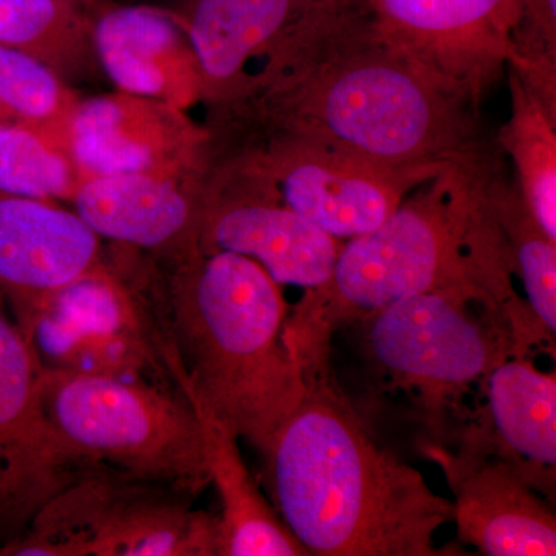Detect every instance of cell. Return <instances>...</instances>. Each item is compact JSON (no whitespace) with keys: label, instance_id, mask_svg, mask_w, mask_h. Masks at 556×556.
<instances>
[{"label":"cell","instance_id":"1","mask_svg":"<svg viewBox=\"0 0 556 556\" xmlns=\"http://www.w3.org/2000/svg\"><path fill=\"white\" fill-rule=\"evenodd\" d=\"M270 131L331 142L393 167L484 155L477 109L380 35L365 0L320 3L252 79Z\"/></svg>","mask_w":556,"mask_h":556},{"label":"cell","instance_id":"2","mask_svg":"<svg viewBox=\"0 0 556 556\" xmlns=\"http://www.w3.org/2000/svg\"><path fill=\"white\" fill-rule=\"evenodd\" d=\"M486 153L450 164L402 201L371 232L343 243L331 277L289 308L288 338L298 361L331 351L332 336L399 300L466 288L495 302L536 353L555 345L514 287L497 225Z\"/></svg>","mask_w":556,"mask_h":556},{"label":"cell","instance_id":"3","mask_svg":"<svg viewBox=\"0 0 556 556\" xmlns=\"http://www.w3.org/2000/svg\"><path fill=\"white\" fill-rule=\"evenodd\" d=\"M300 365L305 391L266 447L274 508L309 555L442 556L453 501L376 441L336 378L331 353Z\"/></svg>","mask_w":556,"mask_h":556},{"label":"cell","instance_id":"4","mask_svg":"<svg viewBox=\"0 0 556 556\" xmlns=\"http://www.w3.org/2000/svg\"><path fill=\"white\" fill-rule=\"evenodd\" d=\"M170 329L189 388L258 452L298 407L305 375L280 285L255 260L218 251L166 276Z\"/></svg>","mask_w":556,"mask_h":556},{"label":"cell","instance_id":"5","mask_svg":"<svg viewBox=\"0 0 556 556\" xmlns=\"http://www.w3.org/2000/svg\"><path fill=\"white\" fill-rule=\"evenodd\" d=\"M357 325L379 382L413 402L434 441L467 422L468 397L493 368L536 357L495 302L466 288L399 300Z\"/></svg>","mask_w":556,"mask_h":556},{"label":"cell","instance_id":"6","mask_svg":"<svg viewBox=\"0 0 556 556\" xmlns=\"http://www.w3.org/2000/svg\"><path fill=\"white\" fill-rule=\"evenodd\" d=\"M42 401L73 468L112 467L195 497L211 485L199 420L182 391L43 368Z\"/></svg>","mask_w":556,"mask_h":556},{"label":"cell","instance_id":"7","mask_svg":"<svg viewBox=\"0 0 556 556\" xmlns=\"http://www.w3.org/2000/svg\"><path fill=\"white\" fill-rule=\"evenodd\" d=\"M177 486L84 464L2 556H218L217 517Z\"/></svg>","mask_w":556,"mask_h":556},{"label":"cell","instance_id":"8","mask_svg":"<svg viewBox=\"0 0 556 556\" xmlns=\"http://www.w3.org/2000/svg\"><path fill=\"white\" fill-rule=\"evenodd\" d=\"M444 169L387 166L331 142L277 131L241 167L343 243L379 228L413 190Z\"/></svg>","mask_w":556,"mask_h":556},{"label":"cell","instance_id":"9","mask_svg":"<svg viewBox=\"0 0 556 556\" xmlns=\"http://www.w3.org/2000/svg\"><path fill=\"white\" fill-rule=\"evenodd\" d=\"M380 35L442 89L478 110L517 65L518 0H365Z\"/></svg>","mask_w":556,"mask_h":556},{"label":"cell","instance_id":"10","mask_svg":"<svg viewBox=\"0 0 556 556\" xmlns=\"http://www.w3.org/2000/svg\"><path fill=\"white\" fill-rule=\"evenodd\" d=\"M456 448L424 441L453 493L457 541L486 556L556 555V517L521 468L484 439L457 431Z\"/></svg>","mask_w":556,"mask_h":556},{"label":"cell","instance_id":"11","mask_svg":"<svg viewBox=\"0 0 556 556\" xmlns=\"http://www.w3.org/2000/svg\"><path fill=\"white\" fill-rule=\"evenodd\" d=\"M43 367L0 294V503L5 541L73 473L47 419Z\"/></svg>","mask_w":556,"mask_h":556},{"label":"cell","instance_id":"12","mask_svg":"<svg viewBox=\"0 0 556 556\" xmlns=\"http://www.w3.org/2000/svg\"><path fill=\"white\" fill-rule=\"evenodd\" d=\"M241 177L206 197L201 252L228 251L255 260L278 285H324L343 241L285 206L260 179L243 170Z\"/></svg>","mask_w":556,"mask_h":556},{"label":"cell","instance_id":"13","mask_svg":"<svg viewBox=\"0 0 556 556\" xmlns=\"http://www.w3.org/2000/svg\"><path fill=\"white\" fill-rule=\"evenodd\" d=\"M65 142L84 179L121 174L172 178L195 163L203 135L181 110L119 91L76 102Z\"/></svg>","mask_w":556,"mask_h":556},{"label":"cell","instance_id":"14","mask_svg":"<svg viewBox=\"0 0 556 556\" xmlns=\"http://www.w3.org/2000/svg\"><path fill=\"white\" fill-rule=\"evenodd\" d=\"M102 254L100 237L76 212L0 190V294L17 325Z\"/></svg>","mask_w":556,"mask_h":556},{"label":"cell","instance_id":"15","mask_svg":"<svg viewBox=\"0 0 556 556\" xmlns=\"http://www.w3.org/2000/svg\"><path fill=\"white\" fill-rule=\"evenodd\" d=\"M75 212L100 239L169 255L174 266L201 254L206 197L152 174L91 177L73 197Z\"/></svg>","mask_w":556,"mask_h":556},{"label":"cell","instance_id":"16","mask_svg":"<svg viewBox=\"0 0 556 556\" xmlns=\"http://www.w3.org/2000/svg\"><path fill=\"white\" fill-rule=\"evenodd\" d=\"M91 40L121 91L185 110L203 94L185 25L149 7H113L91 17Z\"/></svg>","mask_w":556,"mask_h":556},{"label":"cell","instance_id":"17","mask_svg":"<svg viewBox=\"0 0 556 556\" xmlns=\"http://www.w3.org/2000/svg\"><path fill=\"white\" fill-rule=\"evenodd\" d=\"M481 404L459 430L484 439L514 460L538 492L551 496L556 468V378L517 356L497 365L482 382Z\"/></svg>","mask_w":556,"mask_h":556},{"label":"cell","instance_id":"18","mask_svg":"<svg viewBox=\"0 0 556 556\" xmlns=\"http://www.w3.org/2000/svg\"><path fill=\"white\" fill-rule=\"evenodd\" d=\"M317 5L314 0H192L185 30L203 93L223 100L243 98L249 62L268 60Z\"/></svg>","mask_w":556,"mask_h":556},{"label":"cell","instance_id":"19","mask_svg":"<svg viewBox=\"0 0 556 556\" xmlns=\"http://www.w3.org/2000/svg\"><path fill=\"white\" fill-rule=\"evenodd\" d=\"M179 390L195 412L208 482L217 490L218 556H309L260 490L241 455L239 437L189 388Z\"/></svg>","mask_w":556,"mask_h":556},{"label":"cell","instance_id":"20","mask_svg":"<svg viewBox=\"0 0 556 556\" xmlns=\"http://www.w3.org/2000/svg\"><path fill=\"white\" fill-rule=\"evenodd\" d=\"M507 70L510 116L497 142L514 161L517 186L530 214L556 241V116L514 70Z\"/></svg>","mask_w":556,"mask_h":556},{"label":"cell","instance_id":"21","mask_svg":"<svg viewBox=\"0 0 556 556\" xmlns=\"http://www.w3.org/2000/svg\"><path fill=\"white\" fill-rule=\"evenodd\" d=\"M84 0H0V46L28 54L56 73L83 65L93 49Z\"/></svg>","mask_w":556,"mask_h":556},{"label":"cell","instance_id":"22","mask_svg":"<svg viewBox=\"0 0 556 556\" xmlns=\"http://www.w3.org/2000/svg\"><path fill=\"white\" fill-rule=\"evenodd\" d=\"M83 175L67 142L21 121L0 118V190L11 195L73 200Z\"/></svg>","mask_w":556,"mask_h":556},{"label":"cell","instance_id":"23","mask_svg":"<svg viewBox=\"0 0 556 556\" xmlns=\"http://www.w3.org/2000/svg\"><path fill=\"white\" fill-rule=\"evenodd\" d=\"M490 201L497 219L515 277L521 280L526 302L552 336L556 332V241L530 214L517 182L506 185L497 174L490 182Z\"/></svg>","mask_w":556,"mask_h":556},{"label":"cell","instance_id":"24","mask_svg":"<svg viewBox=\"0 0 556 556\" xmlns=\"http://www.w3.org/2000/svg\"><path fill=\"white\" fill-rule=\"evenodd\" d=\"M76 100L42 62L0 46V118L21 121L65 139Z\"/></svg>","mask_w":556,"mask_h":556},{"label":"cell","instance_id":"25","mask_svg":"<svg viewBox=\"0 0 556 556\" xmlns=\"http://www.w3.org/2000/svg\"><path fill=\"white\" fill-rule=\"evenodd\" d=\"M511 43L517 65L508 68L556 116V0H518Z\"/></svg>","mask_w":556,"mask_h":556},{"label":"cell","instance_id":"26","mask_svg":"<svg viewBox=\"0 0 556 556\" xmlns=\"http://www.w3.org/2000/svg\"><path fill=\"white\" fill-rule=\"evenodd\" d=\"M314 2H317V3H343V2H351V0H314Z\"/></svg>","mask_w":556,"mask_h":556},{"label":"cell","instance_id":"27","mask_svg":"<svg viewBox=\"0 0 556 556\" xmlns=\"http://www.w3.org/2000/svg\"><path fill=\"white\" fill-rule=\"evenodd\" d=\"M0 536H3V507L0 503Z\"/></svg>","mask_w":556,"mask_h":556}]
</instances>
